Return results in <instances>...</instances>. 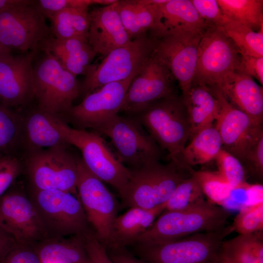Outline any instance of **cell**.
Masks as SVG:
<instances>
[{
  "mask_svg": "<svg viewBox=\"0 0 263 263\" xmlns=\"http://www.w3.org/2000/svg\"><path fill=\"white\" fill-rule=\"evenodd\" d=\"M230 216L229 211L207 200L183 210H164L132 245L163 244L198 233L217 230L226 225Z\"/></svg>",
  "mask_w": 263,
  "mask_h": 263,
  "instance_id": "6da1fadb",
  "label": "cell"
},
{
  "mask_svg": "<svg viewBox=\"0 0 263 263\" xmlns=\"http://www.w3.org/2000/svg\"><path fill=\"white\" fill-rule=\"evenodd\" d=\"M38 48L51 54L64 69L75 76L88 74L97 54L87 42L76 38L58 39L49 36Z\"/></svg>",
  "mask_w": 263,
  "mask_h": 263,
  "instance_id": "603a6c76",
  "label": "cell"
},
{
  "mask_svg": "<svg viewBox=\"0 0 263 263\" xmlns=\"http://www.w3.org/2000/svg\"><path fill=\"white\" fill-rule=\"evenodd\" d=\"M223 13L229 20L258 31L263 26L262 0H217Z\"/></svg>",
  "mask_w": 263,
  "mask_h": 263,
  "instance_id": "1f68e13d",
  "label": "cell"
},
{
  "mask_svg": "<svg viewBox=\"0 0 263 263\" xmlns=\"http://www.w3.org/2000/svg\"><path fill=\"white\" fill-rule=\"evenodd\" d=\"M192 169L172 161L167 164L157 161L130 169V178L120 194L123 206L150 209L166 203Z\"/></svg>",
  "mask_w": 263,
  "mask_h": 263,
  "instance_id": "3957f363",
  "label": "cell"
},
{
  "mask_svg": "<svg viewBox=\"0 0 263 263\" xmlns=\"http://www.w3.org/2000/svg\"><path fill=\"white\" fill-rule=\"evenodd\" d=\"M11 51L10 49L5 47L0 42V58L11 53Z\"/></svg>",
  "mask_w": 263,
  "mask_h": 263,
  "instance_id": "816d5d0a",
  "label": "cell"
},
{
  "mask_svg": "<svg viewBox=\"0 0 263 263\" xmlns=\"http://www.w3.org/2000/svg\"><path fill=\"white\" fill-rule=\"evenodd\" d=\"M222 148L220 134L213 124L197 133L182 151L180 162L185 166L204 164L215 159Z\"/></svg>",
  "mask_w": 263,
  "mask_h": 263,
  "instance_id": "f1b7e54d",
  "label": "cell"
},
{
  "mask_svg": "<svg viewBox=\"0 0 263 263\" xmlns=\"http://www.w3.org/2000/svg\"><path fill=\"white\" fill-rule=\"evenodd\" d=\"M173 78L169 70L153 52L132 80L119 114L134 115L150 103L174 94Z\"/></svg>",
  "mask_w": 263,
  "mask_h": 263,
  "instance_id": "2e32d148",
  "label": "cell"
},
{
  "mask_svg": "<svg viewBox=\"0 0 263 263\" xmlns=\"http://www.w3.org/2000/svg\"><path fill=\"white\" fill-rule=\"evenodd\" d=\"M0 226L19 244L34 245L47 239L30 197L9 189L0 197Z\"/></svg>",
  "mask_w": 263,
  "mask_h": 263,
  "instance_id": "e0dca14e",
  "label": "cell"
},
{
  "mask_svg": "<svg viewBox=\"0 0 263 263\" xmlns=\"http://www.w3.org/2000/svg\"><path fill=\"white\" fill-rule=\"evenodd\" d=\"M24 0H0V12L9 7L18 5Z\"/></svg>",
  "mask_w": 263,
  "mask_h": 263,
  "instance_id": "681fc988",
  "label": "cell"
},
{
  "mask_svg": "<svg viewBox=\"0 0 263 263\" xmlns=\"http://www.w3.org/2000/svg\"><path fill=\"white\" fill-rule=\"evenodd\" d=\"M240 54L263 57V26L255 31L240 23L228 20L222 27Z\"/></svg>",
  "mask_w": 263,
  "mask_h": 263,
  "instance_id": "d6a6232c",
  "label": "cell"
},
{
  "mask_svg": "<svg viewBox=\"0 0 263 263\" xmlns=\"http://www.w3.org/2000/svg\"><path fill=\"white\" fill-rule=\"evenodd\" d=\"M134 76L107 84L87 94L67 115L78 129L97 132L119 114L128 89Z\"/></svg>",
  "mask_w": 263,
  "mask_h": 263,
  "instance_id": "9a60e30c",
  "label": "cell"
},
{
  "mask_svg": "<svg viewBox=\"0 0 263 263\" xmlns=\"http://www.w3.org/2000/svg\"><path fill=\"white\" fill-rule=\"evenodd\" d=\"M18 244L15 239L0 226V263Z\"/></svg>",
  "mask_w": 263,
  "mask_h": 263,
  "instance_id": "c3c4849f",
  "label": "cell"
},
{
  "mask_svg": "<svg viewBox=\"0 0 263 263\" xmlns=\"http://www.w3.org/2000/svg\"><path fill=\"white\" fill-rule=\"evenodd\" d=\"M244 163L248 166L251 171L262 179L263 175V136L247 155Z\"/></svg>",
  "mask_w": 263,
  "mask_h": 263,
  "instance_id": "bcb514c9",
  "label": "cell"
},
{
  "mask_svg": "<svg viewBox=\"0 0 263 263\" xmlns=\"http://www.w3.org/2000/svg\"><path fill=\"white\" fill-rule=\"evenodd\" d=\"M205 201L200 187L191 174L176 188L166 202L164 210H183L199 205Z\"/></svg>",
  "mask_w": 263,
  "mask_h": 263,
  "instance_id": "e575fe53",
  "label": "cell"
},
{
  "mask_svg": "<svg viewBox=\"0 0 263 263\" xmlns=\"http://www.w3.org/2000/svg\"><path fill=\"white\" fill-rule=\"evenodd\" d=\"M217 89L234 107L263 123V89L252 77L235 70L223 79Z\"/></svg>",
  "mask_w": 263,
  "mask_h": 263,
  "instance_id": "7402d4cb",
  "label": "cell"
},
{
  "mask_svg": "<svg viewBox=\"0 0 263 263\" xmlns=\"http://www.w3.org/2000/svg\"><path fill=\"white\" fill-rule=\"evenodd\" d=\"M88 263H114L110 257L105 245L97 238L94 231L83 234Z\"/></svg>",
  "mask_w": 263,
  "mask_h": 263,
  "instance_id": "7bdbcfd3",
  "label": "cell"
},
{
  "mask_svg": "<svg viewBox=\"0 0 263 263\" xmlns=\"http://www.w3.org/2000/svg\"><path fill=\"white\" fill-rule=\"evenodd\" d=\"M240 58L222 27L207 26L199 42L192 83L218 88L226 76L238 69Z\"/></svg>",
  "mask_w": 263,
  "mask_h": 263,
  "instance_id": "30bf717a",
  "label": "cell"
},
{
  "mask_svg": "<svg viewBox=\"0 0 263 263\" xmlns=\"http://www.w3.org/2000/svg\"><path fill=\"white\" fill-rule=\"evenodd\" d=\"M233 231L247 235L263 231V202L239 210L231 225Z\"/></svg>",
  "mask_w": 263,
  "mask_h": 263,
  "instance_id": "74e56055",
  "label": "cell"
},
{
  "mask_svg": "<svg viewBox=\"0 0 263 263\" xmlns=\"http://www.w3.org/2000/svg\"><path fill=\"white\" fill-rule=\"evenodd\" d=\"M36 52L0 58V103L9 108L34 98L33 59Z\"/></svg>",
  "mask_w": 263,
  "mask_h": 263,
  "instance_id": "d6986e66",
  "label": "cell"
},
{
  "mask_svg": "<svg viewBox=\"0 0 263 263\" xmlns=\"http://www.w3.org/2000/svg\"><path fill=\"white\" fill-rule=\"evenodd\" d=\"M131 116V115H130ZM162 150L181 164L182 151L190 136V127L182 96L173 94L150 103L133 115Z\"/></svg>",
  "mask_w": 263,
  "mask_h": 263,
  "instance_id": "7a4b0ae2",
  "label": "cell"
},
{
  "mask_svg": "<svg viewBox=\"0 0 263 263\" xmlns=\"http://www.w3.org/2000/svg\"><path fill=\"white\" fill-rule=\"evenodd\" d=\"M107 250H109L108 254L114 263H147L132 256L125 250V247Z\"/></svg>",
  "mask_w": 263,
  "mask_h": 263,
  "instance_id": "7dc6e473",
  "label": "cell"
},
{
  "mask_svg": "<svg viewBox=\"0 0 263 263\" xmlns=\"http://www.w3.org/2000/svg\"><path fill=\"white\" fill-rule=\"evenodd\" d=\"M21 133L20 117L11 108L0 103V154H12Z\"/></svg>",
  "mask_w": 263,
  "mask_h": 263,
  "instance_id": "d590c367",
  "label": "cell"
},
{
  "mask_svg": "<svg viewBox=\"0 0 263 263\" xmlns=\"http://www.w3.org/2000/svg\"><path fill=\"white\" fill-rule=\"evenodd\" d=\"M168 0H118L116 8L122 24L133 40L155 30L158 4Z\"/></svg>",
  "mask_w": 263,
  "mask_h": 263,
  "instance_id": "4316f807",
  "label": "cell"
},
{
  "mask_svg": "<svg viewBox=\"0 0 263 263\" xmlns=\"http://www.w3.org/2000/svg\"><path fill=\"white\" fill-rule=\"evenodd\" d=\"M156 40L146 34L110 52L98 65L92 66L80 91L86 95L107 84L135 76L152 55Z\"/></svg>",
  "mask_w": 263,
  "mask_h": 263,
  "instance_id": "ba28073f",
  "label": "cell"
},
{
  "mask_svg": "<svg viewBox=\"0 0 263 263\" xmlns=\"http://www.w3.org/2000/svg\"><path fill=\"white\" fill-rule=\"evenodd\" d=\"M50 33L58 39L76 38L87 42L90 18L88 10L68 8L50 19Z\"/></svg>",
  "mask_w": 263,
  "mask_h": 263,
  "instance_id": "f546056e",
  "label": "cell"
},
{
  "mask_svg": "<svg viewBox=\"0 0 263 263\" xmlns=\"http://www.w3.org/2000/svg\"><path fill=\"white\" fill-rule=\"evenodd\" d=\"M96 133L109 138L116 158L130 169L160 161L162 149L132 116L118 114Z\"/></svg>",
  "mask_w": 263,
  "mask_h": 263,
  "instance_id": "9c48e42d",
  "label": "cell"
},
{
  "mask_svg": "<svg viewBox=\"0 0 263 263\" xmlns=\"http://www.w3.org/2000/svg\"><path fill=\"white\" fill-rule=\"evenodd\" d=\"M0 263H42L33 245L18 244Z\"/></svg>",
  "mask_w": 263,
  "mask_h": 263,
  "instance_id": "ee69618b",
  "label": "cell"
},
{
  "mask_svg": "<svg viewBox=\"0 0 263 263\" xmlns=\"http://www.w3.org/2000/svg\"><path fill=\"white\" fill-rule=\"evenodd\" d=\"M213 88L220 105L215 127L220 134L222 148L244 162L263 136L262 123L234 107L219 89Z\"/></svg>",
  "mask_w": 263,
  "mask_h": 263,
  "instance_id": "5bb4252c",
  "label": "cell"
},
{
  "mask_svg": "<svg viewBox=\"0 0 263 263\" xmlns=\"http://www.w3.org/2000/svg\"><path fill=\"white\" fill-rule=\"evenodd\" d=\"M47 239L83 235L89 223L77 195L56 189H32L29 196Z\"/></svg>",
  "mask_w": 263,
  "mask_h": 263,
  "instance_id": "5b68a950",
  "label": "cell"
},
{
  "mask_svg": "<svg viewBox=\"0 0 263 263\" xmlns=\"http://www.w3.org/2000/svg\"><path fill=\"white\" fill-rule=\"evenodd\" d=\"M263 186L251 185L247 182L240 187L232 188L230 195L222 207L239 209L263 202Z\"/></svg>",
  "mask_w": 263,
  "mask_h": 263,
  "instance_id": "f35d334b",
  "label": "cell"
},
{
  "mask_svg": "<svg viewBox=\"0 0 263 263\" xmlns=\"http://www.w3.org/2000/svg\"><path fill=\"white\" fill-rule=\"evenodd\" d=\"M221 251L237 263H263V232L239 234L224 241Z\"/></svg>",
  "mask_w": 263,
  "mask_h": 263,
  "instance_id": "4dcf8cb0",
  "label": "cell"
},
{
  "mask_svg": "<svg viewBox=\"0 0 263 263\" xmlns=\"http://www.w3.org/2000/svg\"><path fill=\"white\" fill-rule=\"evenodd\" d=\"M46 18L36 0H24L0 12V42L11 51L21 54L36 52L50 36Z\"/></svg>",
  "mask_w": 263,
  "mask_h": 263,
  "instance_id": "8fae6325",
  "label": "cell"
},
{
  "mask_svg": "<svg viewBox=\"0 0 263 263\" xmlns=\"http://www.w3.org/2000/svg\"><path fill=\"white\" fill-rule=\"evenodd\" d=\"M77 165L78 197L96 237L107 247L120 205L103 182L89 170L82 159L77 158Z\"/></svg>",
  "mask_w": 263,
  "mask_h": 263,
  "instance_id": "4fadbf2b",
  "label": "cell"
},
{
  "mask_svg": "<svg viewBox=\"0 0 263 263\" xmlns=\"http://www.w3.org/2000/svg\"><path fill=\"white\" fill-rule=\"evenodd\" d=\"M207 27L190 0H168L158 4L156 25L150 35L165 36L203 32Z\"/></svg>",
  "mask_w": 263,
  "mask_h": 263,
  "instance_id": "44dd1931",
  "label": "cell"
},
{
  "mask_svg": "<svg viewBox=\"0 0 263 263\" xmlns=\"http://www.w3.org/2000/svg\"><path fill=\"white\" fill-rule=\"evenodd\" d=\"M238 70L254 77L263 84V57H255L240 54Z\"/></svg>",
  "mask_w": 263,
  "mask_h": 263,
  "instance_id": "f6af8a7d",
  "label": "cell"
},
{
  "mask_svg": "<svg viewBox=\"0 0 263 263\" xmlns=\"http://www.w3.org/2000/svg\"><path fill=\"white\" fill-rule=\"evenodd\" d=\"M165 203L152 208L132 207L114 220L108 249L125 247L150 227L165 210Z\"/></svg>",
  "mask_w": 263,
  "mask_h": 263,
  "instance_id": "cb8c5ba5",
  "label": "cell"
},
{
  "mask_svg": "<svg viewBox=\"0 0 263 263\" xmlns=\"http://www.w3.org/2000/svg\"><path fill=\"white\" fill-rule=\"evenodd\" d=\"M182 96L190 123V141L200 131L213 124L219 113V102L214 89L203 84L192 83Z\"/></svg>",
  "mask_w": 263,
  "mask_h": 263,
  "instance_id": "484cf974",
  "label": "cell"
},
{
  "mask_svg": "<svg viewBox=\"0 0 263 263\" xmlns=\"http://www.w3.org/2000/svg\"><path fill=\"white\" fill-rule=\"evenodd\" d=\"M207 26L223 27L229 20L223 13L217 0H191Z\"/></svg>",
  "mask_w": 263,
  "mask_h": 263,
  "instance_id": "b9f144b4",
  "label": "cell"
},
{
  "mask_svg": "<svg viewBox=\"0 0 263 263\" xmlns=\"http://www.w3.org/2000/svg\"><path fill=\"white\" fill-rule=\"evenodd\" d=\"M33 65V95L38 108L50 114H67L78 95L80 87L76 76L64 69L50 53Z\"/></svg>",
  "mask_w": 263,
  "mask_h": 263,
  "instance_id": "52a82bcc",
  "label": "cell"
},
{
  "mask_svg": "<svg viewBox=\"0 0 263 263\" xmlns=\"http://www.w3.org/2000/svg\"><path fill=\"white\" fill-rule=\"evenodd\" d=\"M56 123L67 144L81 152L86 168L94 176L113 186L120 194L130 178L131 171L124 166L98 133L73 128L57 116Z\"/></svg>",
  "mask_w": 263,
  "mask_h": 263,
  "instance_id": "8992f818",
  "label": "cell"
},
{
  "mask_svg": "<svg viewBox=\"0 0 263 263\" xmlns=\"http://www.w3.org/2000/svg\"><path fill=\"white\" fill-rule=\"evenodd\" d=\"M33 247L42 263H88L83 234L46 239Z\"/></svg>",
  "mask_w": 263,
  "mask_h": 263,
  "instance_id": "83f0119b",
  "label": "cell"
},
{
  "mask_svg": "<svg viewBox=\"0 0 263 263\" xmlns=\"http://www.w3.org/2000/svg\"><path fill=\"white\" fill-rule=\"evenodd\" d=\"M203 32L169 35L156 38L153 53L178 81L182 96L188 92L192 84Z\"/></svg>",
  "mask_w": 263,
  "mask_h": 263,
  "instance_id": "ac0fdd59",
  "label": "cell"
},
{
  "mask_svg": "<svg viewBox=\"0 0 263 263\" xmlns=\"http://www.w3.org/2000/svg\"><path fill=\"white\" fill-rule=\"evenodd\" d=\"M215 160L218 172L232 188L246 182L244 168L242 162L234 156L222 148Z\"/></svg>",
  "mask_w": 263,
  "mask_h": 263,
  "instance_id": "8d00e7d4",
  "label": "cell"
},
{
  "mask_svg": "<svg viewBox=\"0 0 263 263\" xmlns=\"http://www.w3.org/2000/svg\"><path fill=\"white\" fill-rule=\"evenodd\" d=\"M117 2L89 12L87 42L96 54L106 56L132 40L120 19L116 8Z\"/></svg>",
  "mask_w": 263,
  "mask_h": 263,
  "instance_id": "ffe728a7",
  "label": "cell"
},
{
  "mask_svg": "<svg viewBox=\"0 0 263 263\" xmlns=\"http://www.w3.org/2000/svg\"><path fill=\"white\" fill-rule=\"evenodd\" d=\"M102 4V0H39L37 4L41 13L46 19H50L59 11L68 8L88 10L90 5Z\"/></svg>",
  "mask_w": 263,
  "mask_h": 263,
  "instance_id": "ab89813d",
  "label": "cell"
},
{
  "mask_svg": "<svg viewBox=\"0 0 263 263\" xmlns=\"http://www.w3.org/2000/svg\"><path fill=\"white\" fill-rule=\"evenodd\" d=\"M191 174L207 198V201L222 207L229 197L232 188L218 171L192 169Z\"/></svg>",
  "mask_w": 263,
  "mask_h": 263,
  "instance_id": "836d02e7",
  "label": "cell"
},
{
  "mask_svg": "<svg viewBox=\"0 0 263 263\" xmlns=\"http://www.w3.org/2000/svg\"><path fill=\"white\" fill-rule=\"evenodd\" d=\"M57 116L38 108L22 121V133L30 151L67 144L57 126Z\"/></svg>",
  "mask_w": 263,
  "mask_h": 263,
  "instance_id": "d4e9b609",
  "label": "cell"
},
{
  "mask_svg": "<svg viewBox=\"0 0 263 263\" xmlns=\"http://www.w3.org/2000/svg\"><path fill=\"white\" fill-rule=\"evenodd\" d=\"M233 232L231 225H225L166 244L133 245L147 263H217L223 241Z\"/></svg>",
  "mask_w": 263,
  "mask_h": 263,
  "instance_id": "277c9868",
  "label": "cell"
},
{
  "mask_svg": "<svg viewBox=\"0 0 263 263\" xmlns=\"http://www.w3.org/2000/svg\"><path fill=\"white\" fill-rule=\"evenodd\" d=\"M77 157L57 147L30 151L26 161L34 190H59L77 195Z\"/></svg>",
  "mask_w": 263,
  "mask_h": 263,
  "instance_id": "7c38bea8",
  "label": "cell"
},
{
  "mask_svg": "<svg viewBox=\"0 0 263 263\" xmlns=\"http://www.w3.org/2000/svg\"><path fill=\"white\" fill-rule=\"evenodd\" d=\"M217 263H237L229 256L223 253L221 251L219 260Z\"/></svg>",
  "mask_w": 263,
  "mask_h": 263,
  "instance_id": "f907efd6",
  "label": "cell"
},
{
  "mask_svg": "<svg viewBox=\"0 0 263 263\" xmlns=\"http://www.w3.org/2000/svg\"><path fill=\"white\" fill-rule=\"evenodd\" d=\"M21 168L20 161L13 154H0V197L10 189Z\"/></svg>",
  "mask_w": 263,
  "mask_h": 263,
  "instance_id": "60d3db41",
  "label": "cell"
}]
</instances>
